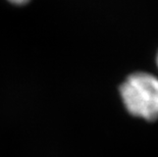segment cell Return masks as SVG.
<instances>
[{
    "label": "cell",
    "mask_w": 158,
    "mask_h": 157,
    "mask_svg": "<svg viewBox=\"0 0 158 157\" xmlns=\"http://www.w3.org/2000/svg\"><path fill=\"white\" fill-rule=\"evenodd\" d=\"M123 105L136 118L152 122L158 118V79L148 72H135L119 88Z\"/></svg>",
    "instance_id": "cell-1"
},
{
    "label": "cell",
    "mask_w": 158,
    "mask_h": 157,
    "mask_svg": "<svg viewBox=\"0 0 158 157\" xmlns=\"http://www.w3.org/2000/svg\"><path fill=\"white\" fill-rule=\"evenodd\" d=\"M8 1L16 5H23V4H26V3L30 2V0H8Z\"/></svg>",
    "instance_id": "cell-2"
},
{
    "label": "cell",
    "mask_w": 158,
    "mask_h": 157,
    "mask_svg": "<svg viewBox=\"0 0 158 157\" xmlns=\"http://www.w3.org/2000/svg\"><path fill=\"white\" fill-rule=\"evenodd\" d=\"M156 63H157V66H158V53H157V56H156Z\"/></svg>",
    "instance_id": "cell-3"
}]
</instances>
